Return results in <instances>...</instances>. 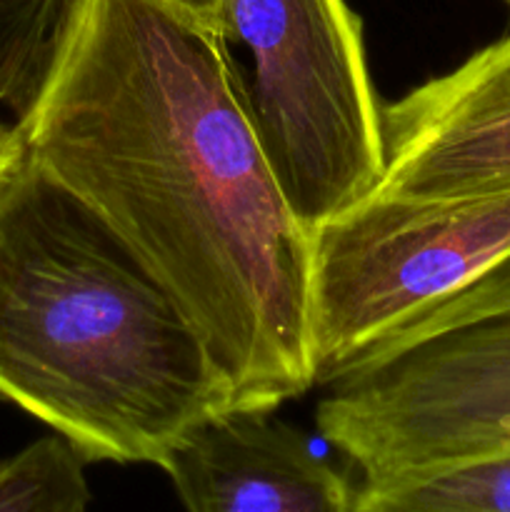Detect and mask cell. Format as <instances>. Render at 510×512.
Here are the masks:
<instances>
[{"mask_svg":"<svg viewBox=\"0 0 510 512\" xmlns=\"http://www.w3.org/2000/svg\"><path fill=\"white\" fill-rule=\"evenodd\" d=\"M220 38L248 53L240 93L305 233L368 198L385 170L383 108L348 3L223 0Z\"/></svg>","mask_w":510,"mask_h":512,"instance_id":"3","label":"cell"},{"mask_svg":"<svg viewBox=\"0 0 510 512\" xmlns=\"http://www.w3.org/2000/svg\"><path fill=\"white\" fill-rule=\"evenodd\" d=\"M315 380L350 363L510 253V190L465 198L370 193L310 235Z\"/></svg>","mask_w":510,"mask_h":512,"instance_id":"4","label":"cell"},{"mask_svg":"<svg viewBox=\"0 0 510 512\" xmlns=\"http://www.w3.org/2000/svg\"><path fill=\"white\" fill-rule=\"evenodd\" d=\"M505 3H508V5H510V0H505Z\"/></svg>","mask_w":510,"mask_h":512,"instance_id":"14","label":"cell"},{"mask_svg":"<svg viewBox=\"0 0 510 512\" xmlns=\"http://www.w3.org/2000/svg\"><path fill=\"white\" fill-rule=\"evenodd\" d=\"M315 415L360 483L510 450V305L358 360Z\"/></svg>","mask_w":510,"mask_h":512,"instance_id":"5","label":"cell"},{"mask_svg":"<svg viewBox=\"0 0 510 512\" xmlns=\"http://www.w3.org/2000/svg\"><path fill=\"white\" fill-rule=\"evenodd\" d=\"M508 305H510V253L505 255V258H500L495 265H490V268L485 270V273H480L478 278L470 280L468 285L455 290L453 295L428 305V308H423L420 313H415L413 318L405 320L400 328H395L388 338H383L378 345H373V348H370L368 353L360 355L358 360L373 358V355L385 353V350L390 348H398V345L410 343V340L415 338H423V335L435 333V330L450 328V325L455 323H463V320L478 318V315L493 313V310H500V308H508ZM358 360H355V363H358Z\"/></svg>","mask_w":510,"mask_h":512,"instance_id":"11","label":"cell"},{"mask_svg":"<svg viewBox=\"0 0 510 512\" xmlns=\"http://www.w3.org/2000/svg\"><path fill=\"white\" fill-rule=\"evenodd\" d=\"M375 195L465 198L510 190V33L383 108Z\"/></svg>","mask_w":510,"mask_h":512,"instance_id":"6","label":"cell"},{"mask_svg":"<svg viewBox=\"0 0 510 512\" xmlns=\"http://www.w3.org/2000/svg\"><path fill=\"white\" fill-rule=\"evenodd\" d=\"M158 3L168 5L175 13L185 15L193 23L220 35V5H223V0H158Z\"/></svg>","mask_w":510,"mask_h":512,"instance_id":"12","label":"cell"},{"mask_svg":"<svg viewBox=\"0 0 510 512\" xmlns=\"http://www.w3.org/2000/svg\"><path fill=\"white\" fill-rule=\"evenodd\" d=\"M90 0H0V125L20 133Z\"/></svg>","mask_w":510,"mask_h":512,"instance_id":"8","label":"cell"},{"mask_svg":"<svg viewBox=\"0 0 510 512\" xmlns=\"http://www.w3.org/2000/svg\"><path fill=\"white\" fill-rule=\"evenodd\" d=\"M20 148H23V138H20L18 130L10 128V125H0V173L8 168V163L20 153Z\"/></svg>","mask_w":510,"mask_h":512,"instance_id":"13","label":"cell"},{"mask_svg":"<svg viewBox=\"0 0 510 512\" xmlns=\"http://www.w3.org/2000/svg\"><path fill=\"white\" fill-rule=\"evenodd\" d=\"M273 410L230 408L163 463L185 512H355L358 488Z\"/></svg>","mask_w":510,"mask_h":512,"instance_id":"7","label":"cell"},{"mask_svg":"<svg viewBox=\"0 0 510 512\" xmlns=\"http://www.w3.org/2000/svg\"><path fill=\"white\" fill-rule=\"evenodd\" d=\"M0 398L85 463L155 468L233 408L168 290L25 148L0 173Z\"/></svg>","mask_w":510,"mask_h":512,"instance_id":"2","label":"cell"},{"mask_svg":"<svg viewBox=\"0 0 510 512\" xmlns=\"http://www.w3.org/2000/svg\"><path fill=\"white\" fill-rule=\"evenodd\" d=\"M355 512H510V450L360 483Z\"/></svg>","mask_w":510,"mask_h":512,"instance_id":"9","label":"cell"},{"mask_svg":"<svg viewBox=\"0 0 510 512\" xmlns=\"http://www.w3.org/2000/svg\"><path fill=\"white\" fill-rule=\"evenodd\" d=\"M85 460L60 435H48L0 460V512H88Z\"/></svg>","mask_w":510,"mask_h":512,"instance_id":"10","label":"cell"},{"mask_svg":"<svg viewBox=\"0 0 510 512\" xmlns=\"http://www.w3.org/2000/svg\"><path fill=\"white\" fill-rule=\"evenodd\" d=\"M20 138L168 290L233 408L275 410L318 385L310 233L218 33L158 0H90Z\"/></svg>","mask_w":510,"mask_h":512,"instance_id":"1","label":"cell"}]
</instances>
